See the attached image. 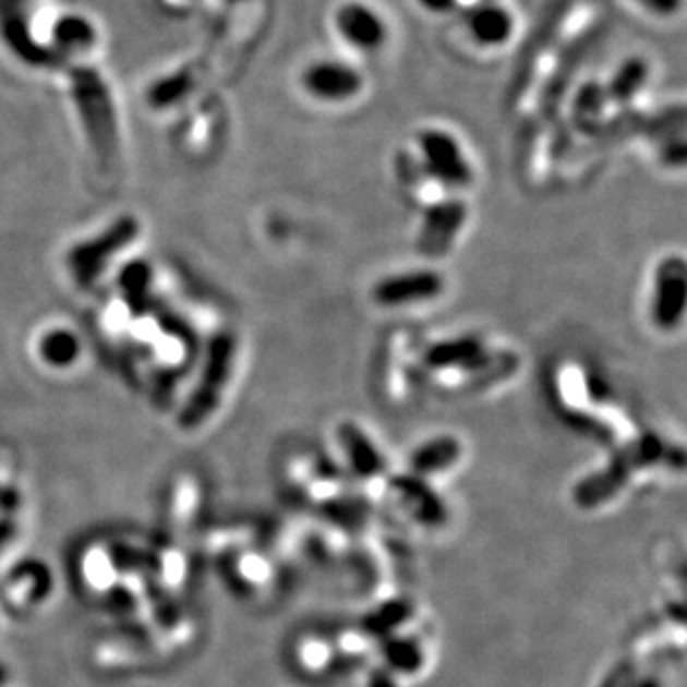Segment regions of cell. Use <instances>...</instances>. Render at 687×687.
<instances>
[{"label": "cell", "mask_w": 687, "mask_h": 687, "mask_svg": "<svg viewBox=\"0 0 687 687\" xmlns=\"http://www.w3.org/2000/svg\"><path fill=\"white\" fill-rule=\"evenodd\" d=\"M667 458L672 463V447H667L659 434L646 432L632 443L620 447L603 470L581 479L575 490H571V501L581 509H596L616 498V494L629 483L632 474L659 466L667 461Z\"/></svg>", "instance_id": "6da1fadb"}, {"label": "cell", "mask_w": 687, "mask_h": 687, "mask_svg": "<svg viewBox=\"0 0 687 687\" xmlns=\"http://www.w3.org/2000/svg\"><path fill=\"white\" fill-rule=\"evenodd\" d=\"M234 359H237V338L227 332L216 334L207 346L205 367L196 383V389L179 417V423L183 430L201 427L216 412V408L220 406L222 389L229 376H232Z\"/></svg>", "instance_id": "7a4b0ae2"}, {"label": "cell", "mask_w": 687, "mask_h": 687, "mask_svg": "<svg viewBox=\"0 0 687 687\" xmlns=\"http://www.w3.org/2000/svg\"><path fill=\"white\" fill-rule=\"evenodd\" d=\"M72 87L92 145L103 160H111L117 154V121L105 83L96 72L81 68L72 74Z\"/></svg>", "instance_id": "3957f363"}, {"label": "cell", "mask_w": 687, "mask_h": 687, "mask_svg": "<svg viewBox=\"0 0 687 687\" xmlns=\"http://www.w3.org/2000/svg\"><path fill=\"white\" fill-rule=\"evenodd\" d=\"M419 147L425 156L427 174L447 188H468L472 167L458 141L443 130H425L419 134Z\"/></svg>", "instance_id": "277c9868"}, {"label": "cell", "mask_w": 687, "mask_h": 687, "mask_svg": "<svg viewBox=\"0 0 687 687\" xmlns=\"http://www.w3.org/2000/svg\"><path fill=\"white\" fill-rule=\"evenodd\" d=\"M445 292V278L436 269H410L381 278L372 297L381 308H406L432 301Z\"/></svg>", "instance_id": "5b68a950"}, {"label": "cell", "mask_w": 687, "mask_h": 687, "mask_svg": "<svg viewBox=\"0 0 687 687\" xmlns=\"http://www.w3.org/2000/svg\"><path fill=\"white\" fill-rule=\"evenodd\" d=\"M468 220V205L458 198L434 203L423 218L417 239V252L427 258H438L449 252L458 232Z\"/></svg>", "instance_id": "8992f818"}, {"label": "cell", "mask_w": 687, "mask_h": 687, "mask_svg": "<svg viewBox=\"0 0 687 687\" xmlns=\"http://www.w3.org/2000/svg\"><path fill=\"white\" fill-rule=\"evenodd\" d=\"M687 303V269L678 256L665 258L656 269L652 321L661 329H674L680 325Z\"/></svg>", "instance_id": "52a82bcc"}, {"label": "cell", "mask_w": 687, "mask_h": 687, "mask_svg": "<svg viewBox=\"0 0 687 687\" xmlns=\"http://www.w3.org/2000/svg\"><path fill=\"white\" fill-rule=\"evenodd\" d=\"M136 232H138L136 222L132 218H123L113 227H109L103 237L76 248L70 254V265H72V272H74L81 288H87V285H92V280L105 267V261L111 254H117L125 243H130Z\"/></svg>", "instance_id": "ba28073f"}, {"label": "cell", "mask_w": 687, "mask_h": 687, "mask_svg": "<svg viewBox=\"0 0 687 687\" xmlns=\"http://www.w3.org/2000/svg\"><path fill=\"white\" fill-rule=\"evenodd\" d=\"M303 87L318 100L340 103L361 94L363 76L352 65L338 61H321L305 70Z\"/></svg>", "instance_id": "9c48e42d"}, {"label": "cell", "mask_w": 687, "mask_h": 687, "mask_svg": "<svg viewBox=\"0 0 687 687\" xmlns=\"http://www.w3.org/2000/svg\"><path fill=\"white\" fill-rule=\"evenodd\" d=\"M485 342L477 336L445 338L430 346L423 354V361L432 370H463V374H474L490 361Z\"/></svg>", "instance_id": "30bf717a"}, {"label": "cell", "mask_w": 687, "mask_h": 687, "mask_svg": "<svg viewBox=\"0 0 687 687\" xmlns=\"http://www.w3.org/2000/svg\"><path fill=\"white\" fill-rule=\"evenodd\" d=\"M391 490L403 501L408 511L421 526L441 528L447 523V505L425 479L417 474H398L391 479Z\"/></svg>", "instance_id": "8fae6325"}, {"label": "cell", "mask_w": 687, "mask_h": 687, "mask_svg": "<svg viewBox=\"0 0 687 687\" xmlns=\"http://www.w3.org/2000/svg\"><path fill=\"white\" fill-rule=\"evenodd\" d=\"M51 590L49 569L38 561L21 563L12 575L5 579L0 596L10 610L23 612L36 603H40Z\"/></svg>", "instance_id": "7c38bea8"}, {"label": "cell", "mask_w": 687, "mask_h": 687, "mask_svg": "<svg viewBox=\"0 0 687 687\" xmlns=\"http://www.w3.org/2000/svg\"><path fill=\"white\" fill-rule=\"evenodd\" d=\"M336 27L342 40L363 51L378 49L387 38V27L381 16L363 3H346L336 12Z\"/></svg>", "instance_id": "4fadbf2b"}, {"label": "cell", "mask_w": 687, "mask_h": 687, "mask_svg": "<svg viewBox=\"0 0 687 687\" xmlns=\"http://www.w3.org/2000/svg\"><path fill=\"white\" fill-rule=\"evenodd\" d=\"M27 19V0H0V34L8 45L27 63H49V53L29 36Z\"/></svg>", "instance_id": "5bb4252c"}, {"label": "cell", "mask_w": 687, "mask_h": 687, "mask_svg": "<svg viewBox=\"0 0 687 687\" xmlns=\"http://www.w3.org/2000/svg\"><path fill=\"white\" fill-rule=\"evenodd\" d=\"M338 441L348 456V463L361 479H376L385 470V458L374 441L357 425L342 423L338 430Z\"/></svg>", "instance_id": "9a60e30c"}, {"label": "cell", "mask_w": 687, "mask_h": 687, "mask_svg": "<svg viewBox=\"0 0 687 687\" xmlns=\"http://www.w3.org/2000/svg\"><path fill=\"white\" fill-rule=\"evenodd\" d=\"M601 38V32H588L583 34L581 38L571 40L569 47L563 51V59L556 63V70L547 83V89L543 94V111H552L558 107V100L565 96L567 87H569V81L575 79V68L579 63H583L588 59V53L592 49V45Z\"/></svg>", "instance_id": "2e32d148"}, {"label": "cell", "mask_w": 687, "mask_h": 687, "mask_svg": "<svg viewBox=\"0 0 687 687\" xmlns=\"http://www.w3.org/2000/svg\"><path fill=\"white\" fill-rule=\"evenodd\" d=\"M461 454H463V445L454 436L430 438L427 443L419 445L410 458L412 474H417L421 479L441 474L461 461Z\"/></svg>", "instance_id": "e0dca14e"}, {"label": "cell", "mask_w": 687, "mask_h": 687, "mask_svg": "<svg viewBox=\"0 0 687 687\" xmlns=\"http://www.w3.org/2000/svg\"><path fill=\"white\" fill-rule=\"evenodd\" d=\"M466 25L470 36L483 47H498L511 38L514 19L498 5H479L468 12Z\"/></svg>", "instance_id": "ac0fdd59"}, {"label": "cell", "mask_w": 687, "mask_h": 687, "mask_svg": "<svg viewBox=\"0 0 687 687\" xmlns=\"http://www.w3.org/2000/svg\"><path fill=\"white\" fill-rule=\"evenodd\" d=\"M414 616V603L410 599H389L367 612L361 620L363 635L376 641H383L396 635Z\"/></svg>", "instance_id": "d6986e66"}, {"label": "cell", "mask_w": 687, "mask_h": 687, "mask_svg": "<svg viewBox=\"0 0 687 687\" xmlns=\"http://www.w3.org/2000/svg\"><path fill=\"white\" fill-rule=\"evenodd\" d=\"M381 656L385 663V670L391 674L412 676L423 670L425 665V648L419 639L410 635H391L381 641Z\"/></svg>", "instance_id": "ffe728a7"}, {"label": "cell", "mask_w": 687, "mask_h": 687, "mask_svg": "<svg viewBox=\"0 0 687 687\" xmlns=\"http://www.w3.org/2000/svg\"><path fill=\"white\" fill-rule=\"evenodd\" d=\"M650 76V65L639 59V56H632L618 65V70L612 74L610 83L605 85V96L610 103L616 105H627L632 100L646 85Z\"/></svg>", "instance_id": "44dd1931"}, {"label": "cell", "mask_w": 687, "mask_h": 687, "mask_svg": "<svg viewBox=\"0 0 687 687\" xmlns=\"http://www.w3.org/2000/svg\"><path fill=\"white\" fill-rule=\"evenodd\" d=\"M605 103H607L605 87L596 85V83H586L577 92L575 105H571V117H575V125L583 132L599 128V123L603 119Z\"/></svg>", "instance_id": "7402d4cb"}, {"label": "cell", "mask_w": 687, "mask_h": 687, "mask_svg": "<svg viewBox=\"0 0 687 687\" xmlns=\"http://www.w3.org/2000/svg\"><path fill=\"white\" fill-rule=\"evenodd\" d=\"M81 577L92 590H109L117 583L119 567L105 547H89L81 561Z\"/></svg>", "instance_id": "603a6c76"}, {"label": "cell", "mask_w": 687, "mask_h": 687, "mask_svg": "<svg viewBox=\"0 0 687 687\" xmlns=\"http://www.w3.org/2000/svg\"><path fill=\"white\" fill-rule=\"evenodd\" d=\"M81 346L72 332L65 329H53L43 336L40 340V357L45 363L53 367H65L72 365L79 359Z\"/></svg>", "instance_id": "cb8c5ba5"}, {"label": "cell", "mask_w": 687, "mask_h": 687, "mask_svg": "<svg viewBox=\"0 0 687 687\" xmlns=\"http://www.w3.org/2000/svg\"><path fill=\"white\" fill-rule=\"evenodd\" d=\"M265 575H267L265 561L256 554H250V552L234 556L232 561H229V567H227V579L234 583V588L239 592L256 590L263 583Z\"/></svg>", "instance_id": "d4e9b609"}, {"label": "cell", "mask_w": 687, "mask_h": 687, "mask_svg": "<svg viewBox=\"0 0 687 687\" xmlns=\"http://www.w3.org/2000/svg\"><path fill=\"white\" fill-rule=\"evenodd\" d=\"M149 280H152V269L147 267V263L136 261L132 265H128L121 274V288L128 294V301L132 303V308L136 312L145 310L147 303V290H149Z\"/></svg>", "instance_id": "484cf974"}, {"label": "cell", "mask_w": 687, "mask_h": 687, "mask_svg": "<svg viewBox=\"0 0 687 687\" xmlns=\"http://www.w3.org/2000/svg\"><path fill=\"white\" fill-rule=\"evenodd\" d=\"M196 505H198V487L194 481L183 479L174 487V496H171V507H169L171 523H174L177 528L190 526L196 517Z\"/></svg>", "instance_id": "4316f807"}, {"label": "cell", "mask_w": 687, "mask_h": 687, "mask_svg": "<svg viewBox=\"0 0 687 687\" xmlns=\"http://www.w3.org/2000/svg\"><path fill=\"white\" fill-rule=\"evenodd\" d=\"M323 511L332 523L350 528V530L361 528L365 523V514H367L359 501L340 498V496H329L323 505Z\"/></svg>", "instance_id": "83f0119b"}, {"label": "cell", "mask_w": 687, "mask_h": 687, "mask_svg": "<svg viewBox=\"0 0 687 687\" xmlns=\"http://www.w3.org/2000/svg\"><path fill=\"white\" fill-rule=\"evenodd\" d=\"M56 40L65 49H85L94 43V29L85 19L79 16H65L59 25H56Z\"/></svg>", "instance_id": "f1b7e54d"}, {"label": "cell", "mask_w": 687, "mask_h": 687, "mask_svg": "<svg viewBox=\"0 0 687 687\" xmlns=\"http://www.w3.org/2000/svg\"><path fill=\"white\" fill-rule=\"evenodd\" d=\"M192 87V79L188 74H177V76H167L162 79L156 87H152L149 92V100L156 107H167L174 105L177 100H181Z\"/></svg>", "instance_id": "f546056e"}, {"label": "cell", "mask_w": 687, "mask_h": 687, "mask_svg": "<svg viewBox=\"0 0 687 687\" xmlns=\"http://www.w3.org/2000/svg\"><path fill=\"white\" fill-rule=\"evenodd\" d=\"M635 672L629 665H618L610 672L605 683L601 687H635Z\"/></svg>", "instance_id": "4dcf8cb0"}, {"label": "cell", "mask_w": 687, "mask_h": 687, "mask_svg": "<svg viewBox=\"0 0 687 687\" xmlns=\"http://www.w3.org/2000/svg\"><path fill=\"white\" fill-rule=\"evenodd\" d=\"M639 3L659 16H672L680 10L683 0H639Z\"/></svg>", "instance_id": "1f68e13d"}, {"label": "cell", "mask_w": 687, "mask_h": 687, "mask_svg": "<svg viewBox=\"0 0 687 687\" xmlns=\"http://www.w3.org/2000/svg\"><path fill=\"white\" fill-rule=\"evenodd\" d=\"M367 687H398V685H396L394 674L383 667V670H374V672L370 674Z\"/></svg>", "instance_id": "d6a6232c"}, {"label": "cell", "mask_w": 687, "mask_h": 687, "mask_svg": "<svg viewBox=\"0 0 687 687\" xmlns=\"http://www.w3.org/2000/svg\"><path fill=\"white\" fill-rule=\"evenodd\" d=\"M419 3L430 12H449L456 5V0H419Z\"/></svg>", "instance_id": "836d02e7"}, {"label": "cell", "mask_w": 687, "mask_h": 687, "mask_svg": "<svg viewBox=\"0 0 687 687\" xmlns=\"http://www.w3.org/2000/svg\"><path fill=\"white\" fill-rule=\"evenodd\" d=\"M14 537V523L0 521V547H3Z\"/></svg>", "instance_id": "e575fe53"}, {"label": "cell", "mask_w": 687, "mask_h": 687, "mask_svg": "<svg viewBox=\"0 0 687 687\" xmlns=\"http://www.w3.org/2000/svg\"><path fill=\"white\" fill-rule=\"evenodd\" d=\"M635 687H663V685H661V680L656 676H646V678L637 680Z\"/></svg>", "instance_id": "d590c367"}, {"label": "cell", "mask_w": 687, "mask_h": 687, "mask_svg": "<svg viewBox=\"0 0 687 687\" xmlns=\"http://www.w3.org/2000/svg\"><path fill=\"white\" fill-rule=\"evenodd\" d=\"M8 678H10V672H8V667L3 663H0V687L8 683Z\"/></svg>", "instance_id": "8d00e7d4"}]
</instances>
